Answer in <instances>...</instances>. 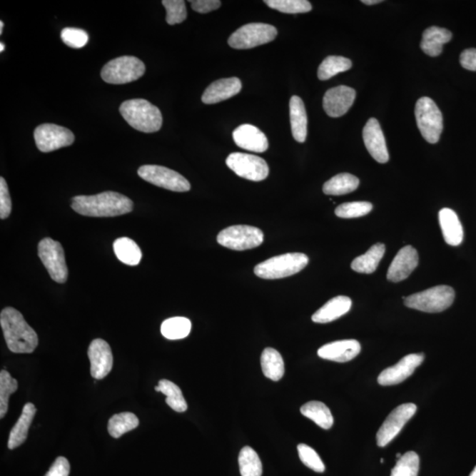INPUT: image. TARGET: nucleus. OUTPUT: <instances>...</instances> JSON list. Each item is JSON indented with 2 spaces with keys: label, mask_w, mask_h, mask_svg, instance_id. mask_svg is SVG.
<instances>
[{
  "label": "nucleus",
  "mask_w": 476,
  "mask_h": 476,
  "mask_svg": "<svg viewBox=\"0 0 476 476\" xmlns=\"http://www.w3.org/2000/svg\"><path fill=\"white\" fill-rule=\"evenodd\" d=\"M146 66L141 60L133 56H123L111 60L103 67L101 77L107 83H130L143 76Z\"/></svg>",
  "instance_id": "423d86ee"
},
{
  "label": "nucleus",
  "mask_w": 476,
  "mask_h": 476,
  "mask_svg": "<svg viewBox=\"0 0 476 476\" xmlns=\"http://www.w3.org/2000/svg\"><path fill=\"white\" fill-rule=\"evenodd\" d=\"M352 301L350 298L339 295L325 303L324 306L313 315L312 320L315 323L325 324L343 317L350 312Z\"/></svg>",
  "instance_id": "b1692460"
},
{
  "label": "nucleus",
  "mask_w": 476,
  "mask_h": 476,
  "mask_svg": "<svg viewBox=\"0 0 476 476\" xmlns=\"http://www.w3.org/2000/svg\"><path fill=\"white\" fill-rule=\"evenodd\" d=\"M290 116L292 135L295 141L303 143L307 137V126L308 119L305 103L299 96H294L290 101Z\"/></svg>",
  "instance_id": "393cba45"
},
{
  "label": "nucleus",
  "mask_w": 476,
  "mask_h": 476,
  "mask_svg": "<svg viewBox=\"0 0 476 476\" xmlns=\"http://www.w3.org/2000/svg\"><path fill=\"white\" fill-rule=\"evenodd\" d=\"M116 256L123 263L136 265L140 263L142 253L140 247L133 240L128 238H120L113 245Z\"/></svg>",
  "instance_id": "2f4dec72"
},
{
  "label": "nucleus",
  "mask_w": 476,
  "mask_h": 476,
  "mask_svg": "<svg viewBox=\"0 0 476 476\" xmlns=\"http://www.w3.org/2000/svg\"><path fill=\"white\" fill-rule=\"evenodd\" d=\"M233 140L239 148L256 153H263L268 148V141L265 133L258 127L245 123L233 132Z\"/></svg>",
  "instance_id": "aec40b11"
},
{
  "label": "nucleus",
  "mask_w": 476,
  "mask_h": 476,
  "mask_svg": "<svg viewBox=\"0 0 476 476\" xmlns=\"http://www.w3.org/2000/svg\"><path fill=\"white\" fill-rule=\"evenodd\" d=\"M373 206L367 201L348 202L340 205L335 209V215L340 218L351 219L368 215L372 211Z\"/></svg>",
  "instance_id": "a19ab883"
},
{
  "label": "nucleus",
  "mask_w": 476,
  "mask_h": 476,
  "mask_svg": "<svg viewBox=\"0 0 476 476\" xmlns=\"http://www.w3.org/2000/svg\"><path fill=\"white\" fill-rule=\"evenodd\" d=\"M298 451L300 460L307 467L318 473H323L325 470V465L314 449L305 444H300Z\"/></svg>",
  "instance_id": "37998d69"
},
{
  "label": "nucleus",
  "mask_w": 476,
  "mask_h": 476,
  "mask_svg": "<svg viewBox=\"0 0 476 476\" xmlns=\"http://www.w3.org/2000/svg\"><path fill=\"white\" fill-rule=\"evenodd\" d=\"M380 462H381V463H384V460L381 459Z\"/></svg>",
  "instance_id": "6e6d98bb"
},
{
  "label": "nucleus",
  "mask_w": 476,
  "mask_h": 476,
  "mask_svg": "<svg viewBox=\"0 0 476 476\" xmlns=\"http://www.w3.org/2000/svg\"><path fill=\"white\" fill-rule=\"evenodd\" d=\"M470 476H476V467H475V470L472 471V473Z\"/></svg>",
  "instance_id": "864d4df0"
},
{
  "label": "nucleus",
  "mask_w": 476,
  "mask_h": 476,
  "mask_svg": "<svg viewBox=\"0 0 476 476\" xmlns=\"http://www.w3.org/2000/svg\"><path fill=\"white\" fill-rule=\"evenodd\" d=\"M18 382L9 372L2 370L0 373V418L5 417L9 410V397L17 391Z\"/></svg>",
  "instance_id": "58836bf2"
},
{
  "label": "nucleus",
  "mask_w": 476,
  "mask_h": 476,
  "mask_svg": "<svg viewBox=\"0 0 476 476\" xmlns=\"http://www.w3.org/2000/svg\"><path fill=\"white\" fill-rule=\"evenodd\" d=\"M39 256L52 280L59 283L66 282L69 268L61 243L50 238H44L39 245Z\"/></svg>",
  "instance_id": "9d476101"
},
{
  "label": "nucleus",
  "mask_w": 476,
  "mask_h": 476,
  "mask_svg": "<svg viewBox=\"0 0 476 476\" xmlns=\"http://www.w3.org/2000/svg\"><path fill=\"white\" fill-rule=\"evenodd\" d=\"M359 179L350 173H340L325 183L323 192L327 195L340 196L354 192L359 186Z\"/></svg>",
  "instance_id": "7c9ffc66"
},
{
  "label": "nucleus",
  "mask_w": 476,
  "mask_h": 476,
  "mask_svg": "<svg viewBox=\"0 0 476 476\" xmlns=\"http://www.w3.org/2000/svg\"><path fill=\"white\" fill-rule=\"evenodd\" d=\"M138 174L145 181L172 192L185 193L191 190L188 180L181 174L159 165H144L138 168Z\"/></svg>",
  "instance_id": "9b49d317"
},
{
  "label": "nucleus",
  "mask_w": 476,
  "mask_h": 476,
  "mask_svg": "<svg viewBox=\"0 0 476 476\" xmlns=\"http://www.w3.org/2000/svg\"><path fill=\"white\" fill-rule=\"evenodd\" d=\"M3 51H5V44L1 43L0 44V51L3 52Z\"/></svg>",
  "instance_id": "603ef678"
},
{
  "label": "nucleus",
  "mask_w": 476,
  "mask_h": 476,
  "mask_svg": "<svg viewBox=\"0 0 476 476\" xmlns=\"http://www.w3.org/2000/svg\"><path fill=\"white\" fill-rule=\"evenodd\" d=\"M277 29L265 24H249L235 31L228 39L230 46L237 50H248L273 42L277 36Z\"/></svg>",
  "instance_id": "6e6552de"
},
{
  "label": "nucleus",
  "mask_w": 476,
  "mask_h": 476,
  "mask_svg": "<svg viewBox=\"0 0 476 476\" xmlns=\"http://www.w3.org/2000/svg\"><path fill=\"white\" fill-rule=\"evenodd\" d=\"M355 89L339 86L328 90L323 98V107L329 117L340 118L347 113L355 99Z\"/></svg>",
  "instance_id": "f3484780"
},
{
  "label": "nucleus",
  "mask_w": 476,
  "mask_h": 476,
  "mask_svg": "<svg viewBox=\"0 0 476 476\" xmlns=\"http://www.w3.org/2000/svg\"><path fill=\"white\" fill-rule=\"evenodd\" d=\"M192 9L195 12L200 14H208L213 10L218 9L222 6L220 0H194L190 1Z\"/></svg>",
  "instance_id": "49530a36"
},
{
  "label": "nucleus",
  "mask_w": 476,
  "mask_h": 476,
  "mask_svg": "<svg viewBox=\"0 0 476 476\" xmlns=\"http://www.w3.org/2000/svg\"><path fill=\"white\" fill-rule=\"evenodd\" d=\"M425 355L422 353L406 355L395 365L389 367L382 372L378 378V384L383 387L398 385L406 380L414 373L415 369L421 365Z\"/></svg>",
  "instance_id": "2eb2a0df"
},
{
  "label": "nucleus",
  "mask_w": 476,
  "mask_h": 476,
  "mask_svg": "<svg viewBox=\"0 0 476 476\" xmlns=\"http://www.w3.org/2000/svg\"><path fill=\"white\" fill-rule=\"evenodd\" d=\"M61 39L67 46L81 49L88 44V35L85 30L76 28H66L62 30Z\"/></svg>",
  "instance_id": "c03bdc74"
},
{
  "label": "nucleus",
  "mask_w": 476,
  "mask_h": 476,
  "mask_svg": "<svg viewBox=\"0 0 476 476\" xmlns=\"http://www.w3.org/2000/svg\"><path fill=\"white\" fill-rule=\"evenodd\" d=\"M140 425L138 417L130 412L114 415L108 423V432L114 438H119L123 434L136 429Z\"/></svg>",
  "instance_id": "473e14b6"
},
{
  "label": "nucleus",
  "mask_w": 476,
  "mask_h": 476,
  "mask_svg": "<svg viewBox=\"0 0 476 476\" xmlns=\"http://www.w3.org/2000/svg\"><path fill=\"white\" fill-rule=\"evenodd\" d=\"M242 82L237 77L221 79L213 81L205 90L202 96V102L206 104H215L231 98L241 91Z\"/></svg>",
  "instance_id": "4be33fe9"
},
{
  "label": "nucleus",
  "mask_w": 476,
  "mask_h": 476,
  "mask_svg": "<svg viewBox=\"0 0 476 476\" xmlns=\"http://www.w3.org/2000/svg\"><path fill=\"white\" fill-rule=\"evenodd\" d=\"M460 65L463 69L476 71V49H467L465 50L460 58Z\"/></svg>",
  "instance_id": "09e8293b"
},
{
  "label": "nucleus",
  "mask_w": 476,
  "mask_h": 476,
  "mask_svg": "<svg viewBox=\"0 0 476 476\" xmlns=\"http://www.w3.org/2000/svg\"><path fill=\"white\" fill-rule=\"evenodd\" d=\"M162 3L166 9V21L168 25L181 24L186 20L187 10L183 0H163Z\"/></svg>",
  "instance_id": "79ce46f5"
},
{
  "label": "nucleus",
  "mask_w": 476,
  "mask_h": 476,
  "mask_svg": "<svg viewBox=\"0 0 476 476\" xmlns=\"http://www.w3.org/2000/svg\"><path fill=\"white\" fill-rule=\"evenodd\" d=\"M12 212V201L5 178H0V218L6 219Z\"/></svg>",
  "instance_id": "a18cd8bd"
},
{
  "label": "nucleus",
  "mask_w": 476,
  "mask_h": 476,
  "mask_svg": "<svg viewBox=\"0 0 476 476\" xmlns=\"http://www.w3.org/2000/svg\"><path fill=\"white\" fill-rule=\"evenodd\" d=\"M402 298L405 305L408 308L423 313H436L444 312L452 305L455 292L452 287L440 285Z\"/></svg>",
  "instance_id": "39448f33"
},
{
  "label": "nucleus",
  "mask_w": 476,
  "mask_h": 476,
  "mask_svg": "<svg viewBox=\"0 0 476 476\" xmlns=\"http://www.w3.org/2000/svg\"><path fill=\"white\" fill-rule=\"evenodd\" d=\"M264 2L270 9L284 14H305L313 9L312 4L307 0H265Z\"/></svg>",
  "instance_id": "4c0bfd02"
},
{
  "label": "nucleus",
  "mask_w": 476,
  "mask_h": 476,
  "mask_svg": "<svg viewBox=\"0 0 476 476\" xmlns=\"http://www.w3.org/2000/svg\"><path fill=\"white\" fill-rule=\"evenodd\" d=\"M88 355L90 361V373L95 380H103L111 372L113 366L110 345L102 339L93 340L89 345Z\"/></svg>",
  "instance_id": "dca6fc26"
},
{
  "label": "nucleus",
  "mask_w": 476,
  "mask_h": 476,
  "mask_svg": "<svg viewBox=\"0 0 476 476\" xmlns=\"http://www.w3.org/2000/svg\"><path fill=\"white\" fill-rule=\"evenodd\" d=\"M363 141L370 156L378 163H385L389 161L387 142L380 123L376 118H370L363 131Z\"/></svg>",
  "instance_id": "a211bd4d"
},
{
  "label": "nucleus",
  "mask_w": 476,
  "mask_h": 476,
  "mask_svg": "<svg viewBox=\"0 0 476 476\" xmlns=\"http://www.w3.org/2000/svg\"><path fill=\"white\" fill-rule=\"evenodd\" d=\"M418 262L417 250L411 245L403 247L390 265L388 280L392 283H400L407 279L417 268Z\"/></svg>",
  "instance_id": "6ab92c4d"
},
{
  "label": "nucleus",
  "mask_w": 476,
  "mask_h": 476,
  "mask_svg": "<svg viewBox=\"0 0 476 476\" xmlns=\"http://www.w3.org/2000/svg\"><path fill=\"white\" fill-rule=\"evenodd\" d=\"M0 325L7 347L13 353L30 354L39 345V336L19 310L7 307L0 314Z\"/></svg>",
  "instance_id": "f03ea898"
},
{
  "label": "nucleus",
  "mask_w": 476,
  "mask_h": 476,
  "mask_svg": "<svg viewBox=\"0 0 476 476\" xmlns=\"http://www.w3.org/2000/svg\"><path fill=\"white\" fill-rule=\"evenodd\" d=\"M261 368L265 377L273 381L282 380L285 373L282 355L275 348H268L261 355Z\"/></svg>",
  "instance_id": "c85d7f7f"
},
{
  "label": "nucleus",
  "mask_w": 476,
  "mask_h": 476,
  "mask_svg": "<svg viewBox=\"0 0 476 476\" xmlns=\"http://www.w3.org/2000/svg\"><path fill=\"white\" fill-rule=\"evenodd\" d=\"M420 459L417 452H407L400 457L395 467L393 468L391 476H417Z\"/></svg>",
  "instance_id": "ea45409f"
},
{
  "label": "nucleus",
  "mask_w": 476,
  "mask_h": 476,
  "mask_svg": "<svg viewBox=\"0 0 476 476\" xmlns=\"http://www.w3.org/2000/svg\"><path fill=\"white\" fill-rule=\"evenodd\" d=\"M361 345L355 340H343L324 345L318 351V357L329 361L346 363L357 358Z\"/></svg>",
  "instance_id": "412c9836"
},
{
  "label": "nucleus",
  "mask_w": 476,
  "mask_h": 476,
  "mask_svg": "<svg viewBox=\"0 0 476 476\" xmlns=\"http://www.w3.org/2000/svg\"><path fill=\"white\" fill-rule=\"evenodd\" d=\"M70 464L65 457H59L44 476H69Z\"/></svg>",
  "instance_id": "de8ad7c7"
},
{
  "label": "nucleus",
  "mask_w": 476,
  "mask_h": 476,
  "mask_svg": "<svg viewBox=\"0 0 476 476\" xmlns=\"http://www.w3.org/2000/svg\"><path fill=\"white\" fill-rule=\"evenodd\" d=\"M240 474L242 476H261L262 463L260 457L253 448L243 447L238 458Z\"/></svg>",
  "instance_id": "e433bc0d"
},
{
  "label": "nucleus",
  "mask_w": 476,
  "mask_h": 476,
  "mask_svg": "<svg viewBox=\"0 0 476 476\" xmlns=\"http://www.w3.org/2000/svg\"><path fill=\"white\" fill-rule=\"evenodd\" d=\"M123 119L135 130L146 133H156L163 126L158 108L144 99L126 101L119 108Z\"/></svg>",
  "instance_id": "7ed1b4c3"
},
{
  "label": "nucleus",
  "mask_w": 476,
  "mask_h": 476,
  "mask_svg": "<svg viewBox=\"0 0 476 476\" xmlns=\"http://www.w3.org/2000/svg\"><path fill=\"white\" fill-rule=\"evenodd\" d=\"M385 253L384 243H376L370 247L368 252L355 258L351 264V268L360 273H373L380 265Z\"/></svg>",
  "instance_id": "cd10ccee"
},
{
  "label": "nucleus",
  "mask_w": 476,
  "mask_h": 476,
  "mask_svg": "<svg viewBox=\"0 0 476 476\" xmlns=\"http://www.w3.org/2000/svg\"><path fill=\"white\" fill-rule=\"evenodd\" d=\"M309 263L307 255L291 253L268 258L254 268L255 275L265 280L282 279L302 271Z\"/></svg>",
  "instance_id": "20e7f679"
},
{
  "label": "nucleus",
  "mask_w": 476,
  "mask_h": 476,
  "mask_svg": "<svg viewBox=\"0 0 476 476\" xmlns=\"http://www.w3.org/2000/svg\"><path fill=\"white\" fill-rule=\"evenodd\" d=\"M156 392L163 393L166 398V403L172 410L178 413H183L187 410V403L186 399L183 398L181 389L173 382L167 380H162L159 381L158 387H156Z\"/></svg>",
  "instance_id": "72a5a7b5"
},
{
  "label": "nucleus",
  "mask_w": 476,
  "mask_h": 476,
  "mask_svg": "<svg viewBox=\"0 0 476 476\" xmlns=\"http://www.w3.org/2000/svg\"><path fill=\"white\" fill-rule=\"evenodd\" d=\"M417 126L422 137L430 144L440 141L443 131V115L430 97H422L417 101L415 110Z\"/></svg>",
  "instance_id": "0eeeda50"
},
{
  "label": "nucleus",
  "mask_w": 476,
  "mask_h": 476,
  "mask_svg": "<svg viewBox=\"0 0 476 476\" xmlns=\"http://www.w3.org/2000/svg\"><path fill=\"white\" fill-rule=\"evenodd\" d=\"M72 208L81 216L113 217L133 211V203L128 197L115 192L96 195H80L73 198Z\"/></svg>",
  "instance_id": "f257e3e1"
},
{
  "label": "nucleus",
  "mask_w": 476,
  "mask_h": 476,
  "mask_svg": "<svg viewBox=\"0 0 476 476\" xmlns=\"http://www.w3.org/2000/svg\"><path fill=\"white\" fill-rule=\"evenodd\" d=\"M417 410V405L406 403L400 405L392 411L377 433L378 447H385L395 440L403 427L414 417Z\"/></svg>",
  "instance_id": "4468645a"
},
{
  "label": "nucleus",
  "mask_w": 476,
  "mask_h": 476,
  "mask_svg": "<svg viewBox=\"0 0 476 476\" xmlns=\"http://www.w3.org/2000/svg\"><path fill=\"white\" fill-rule=\"evenodd\" d=\"M396 456H397V458H399V459H400V457H402V455H400V453H397V455H396Z\"/></svg>",
  "instance_id": "5fc2aeb1"
},
{
  "label": "nucleus",
  "mask_w": 476,
  "mask_h": 476,
  "mask_svg": "<svg viewBox=\"0 0 476 476\" xmlns=\"http://www.w3.org/2000/svg\"><path fill=\"white\" fill-rule=\"evenodd\" d=\"M351 67L350 59L340 57V56H329L318 67V77L320 81H328L338 74L346 72Z\"/></svg>",
  "instance_id": "f704fd0d"
},
{
  "label": "nucleus",
  "mask_w": 476,
  "mask_h": 476,
  "mask_svg": "<svg viewBox=\"0 0 476 476\" xmlns=\"http://www.w3.org/2000/svg\"><path fill=\"white\" fill-rule=\"evenodd\" d=\"M192 323L188 318L175 317L163 321L161 332L168 340H180L189 335Z\"/></svg>",
  "instance_id": "c9c22d12"
},
{
  "label": "nucleus",
  "mask_w": 476,
  "mask_h": 476,
  "mask_svg": "<svg viewBox=\"0 0 476 476\" xmlns=\"http://www.w3.org/2000/svg\"><path fill=\"white\" fill-rule=\"evenodd\" d=\"M452 36L448 29L433 26L423 32L421 49L430 57H437L442 54L444 44L450 42Z\"/></svg>",
  "instance_id": "bb28decb"
},
{
  "label": "nucleus",
  "mask_w": 476,
  "mask_h": 476,
  "mask_svg": "<svg viewBox=\"0 0 476 476\" xmlns=\"http://www.w3.org/2000/svg\"><path fill=\"white\" fill-rule=\"evenodd\" d=\"M226 164L232 171L243 178L260 182L268 178L269 168L261 157L245 153H232L226 159Z\"/></svg>",
  "instance_id": "f8f14e48"
},
{
  "label": "nucleus",
  "mask_w": 476,
  "mask_h": 476,
  "mask_svg": "<svg viewBox=\"0 0 476 476\" xmlns=\"http://www.w3.org/2000/svg\"><path fill=\"white\" fill-rule=\"evenodd\" d=\"M300 411L303 415L312 420L320 428L324 430L332 428L333 417L331 411L323 402L313 400L303 405Z\"/></svg>",
  "instance_id": "c756f323"
},
{
  "label": "nucleus",
  "mask_w": 476,
  "mask_h": 476,
  "mask_svg": "<svg viewBox=\"0 0 476 476\" xmlns=\"http://www.w3.org/2000/svg\"><path fill=\"white\" fill-rule=\"evenodd\" d=\"M36 408L35 405L27 403L22 410V413L16 425L11 430L9 440V448L13 450L24 444L28 437L29 430L35 417Z\"/></svg>",
  "instance_id": "a878e982"
},
{
  "label": "nucleus",
  "mask_w": 476,
  "mask_h": 476,
  "mask_svg": "<svg viewBox=\"0 0 476 476\" xmlns=\"http://www.w3.org/2000/svg\"><path fill=\"white\" fill-rule=\"evenodd\" d=\"M4 28V22L0 21V35H2Z\"/></svg>",
  "instance_id": "3c124183"
},
{
  "label": "nucleus",
  "mask_w": 476,
  "mask_h": 476,
  "mask_svg": "<svg viewBox=\"0 0 476 476\" xmlns=\"http://www.w3.org/2000/svg\"><path fill=\"white\" fill-rule=\"evenodd\" d=\"M438 216L445 241L449 245H460L463 241L464 231L457 213L452 209L443 208L440 210Z\"/></svg>",
  "instance_id": "5701e85b"
},
{
  "label": "nucleus",
  "mask_w": 476,
  "mask_h": 476,
  "mask_svg": "<svg viewBox=\"0 0 476 476\" xmlns=\"http://www.w3.org/2000/svg\"><path fill=\"white\" fill-rule=\"evenodd\" d=\"M382 2V0H363L362 3L365 4V5L372 6L376 5V4H380Z\"/></svg>",
  "instance_id": "8fccbe9b"
},
{
  "label": "nucleus",
  "mask_w": 476,
  "mask_h": 476,
  "mask_svg": "<svg viewBox=\"0 0 476 476\" xmlns=\"http://www.w3.org/2000/svg\"><path fill=\"white\" fill-rule=\"evenodd\" d=\"M34 138L37 148L43 153L69 147L75 140L74 133L69 129L54 123H44L36 127Z\"/></svg>",
  "instance_id": "ddd939ff"
},
{
  "label": "nucleus",
  "mask_w": 476,
  "mask_h": 476,
  "mask_svg": "<svg viewBox=\"0 0 476 476\" xmlns=\"http://www.w3.org/2000/svg\"><path fill=\"white\" fill-rule=\"evenodd\" d=\"M264 241V234L260 228L248 225H235L220 232L217 237L219 245L234 250L256 248Z\"/></svg>",
  "instance_id": "1a4fd4ad"
}]
</instances>
